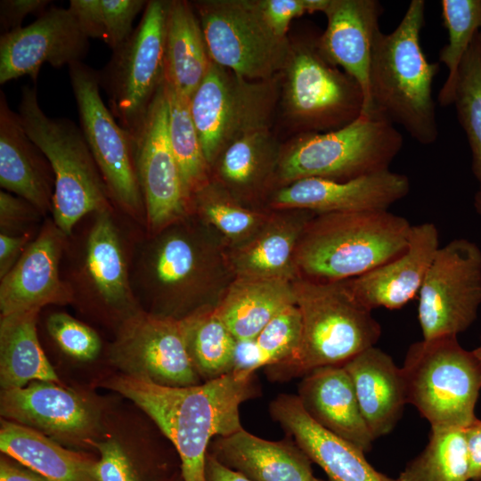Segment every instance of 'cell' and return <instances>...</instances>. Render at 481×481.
Wrapping results in <instances>:
<instances>
[{
	"label": "cell",
	"instance_id": "obj_22",
	"mask_svg": "<svg viewBox=\"0 0 481 481\" xmlns=\"http://www.w3.org/2000/svg\"><path fill=\"white\" fill-rule=\"evenodd\" d=\"M439 247L433 223L412 225L407 249L401 255L344 282L352 297L370 311L399 309L418 296Z\"/></svg>",
	"mask_w": 481,
	"mask_h": 481
},
{
	"label": "cell",
	"instance_id": "obj_6",
	"mask_svg": "<svg viewBox=\"0 0 481 481\" xmlns=\"http://www.w3.org/2000/svg\"><path fill=\"white\" fill-rule=\"evenodd\" d=\"M318 37L314 31L289 37V55L280 73L277 110L292 136L339 129L363 111L361 86L326 60Z\"/></svg>",
	"mask_w": 481,
	"mask_h": 481
},
{
	"label": "cell",
	"instance_id": "obj_49",
	"mask_svg": "<svg viewBox=\"0 0 481 481\" xmlns=\"http://www.w3.org/2000/svg\"><path fill=\"white\" fill-rule=\"evenodd\" d=\"M31 237V232L20 235L0 233V278L14 266L30 243Z\"/></svg>",
	"mask_w": 481,
	"mask_h": 481
},
{
	"label": "cell",
	"instance_id": "obj_11",
	"mask_svg": "<svg viewBox=\"0 0 481 481\" xmlns=\"http://www.w3.org/2000/svg\"><path fill=\"white\" fill-rule=\"evenodd\" d=\"M192 4L212 61L249 80H269L282 70L289 37H277L257 0H198Z\"/></svg>",
	"mask_w": 481,
	"mask_h": 481
},
{
	"label": "cell",
	"instance_id": "obj_55",
	"mask_svg": "<svg viewBox=\"0 0 481 481\" xmlns=\"http://www.w3.org/2000/svg\"><path fill=\"white\" fill-rule=\"evenodd\" d=\"M312 481H324V480L314 477Z\"/></svg>",
	"mask_w": 481,
	"mask_h": 481
},
{
	"label": "cell",
	"instance_id": "obj_52",
	"mask_svg": "<svg viewBox=\"0 0 481 481\" xmlns=\"http://www.w3.org/2000/svg\"><path fill=\"white\" fill-rule=\"evenodd\" d=\"M0 481H48L29 469L11 463L5 459L0 462Z\"/></svg>",
	"mask_w": 481,
	"mask_h": 481
},
{
	"label": "cell",
	"instance_id": "obj_45",
	"mask_svg": "<svg viewBox=\"0 0 481 481\" xmlns=\"http://www.w3.org/2000/svg\"><path fill=\"white\" fill-rule=\"evenodd\" d=\"M41 212L26 200L0 191L1 233L20 235L28 232L27 226L36 221Z\"/></svg>",
	"mask_w": 481,
	"mask_h": 481
},
{
	"label": "cell",
	"instance_id": "obj_53",
	"mask_svg": "<svg viewBox=\"0 0 481 481\" xmlns=\"http://www.w3.org/2000/svg\"><path fill=\"white\" fill-rule=\"evenodd\" d=\"M474 206L476 211L481 216V189H479L475 195Z\"/></svg>",
	"mask_w": 481,
	"mask_h": 481
},
{
	"label": "cell",
	"instance_id": "obj_37",
	"mask_svg": "<svg viewBox=\"0 0 481 481\" xmlns=\"http://www.w3.org/2000/svg\"><path fill=\"white\" fill-rule=\"evenodd\" d=\"M165 86L170 144L191 205L193 194L211 180V170L192 118L190 99L166 82Z\"/></svg>",
	"mask_w": 481,
	"mask_h": 481
},
{
	"label": "cell",
	"instance_id": "obj_13",
	"mask_svg": "<svg viewBox=\"0 0 481 481\" xmlns=\"http://www.w3.org/2000/svg\"><path fill=\"white\" fill-rule=\"evenodd\" d=\"M423 339L457 337L481 305V249L467 239L439 247L418 294Z\"/></svg>",
	"mask_w": 481,
	"mask_h": 481
},
{
	"label": "cell",
	"instance_id": "obj_48",
	"mask_svg": "<svg viewBox=\"0 0 481 481\" xmlns=\"http://www.w3.org/2000/svg\"><path fill=\"white\" fill-rule=\"evenodd\" d=\"M262 366H265V362L256 338L237 339L232 372L253 376L254 371Z\"/></svg>",
	"mask_w": 481,
	"mask_h": 481
},
{
	"label": "cell",
	"instance_id": "obj_38",
	"mask_svg": "<svg viewBox=\"0 0 481 481\" xmlns=\"http://www.w3.org/2000/svg\"><path fill=\"white\" fill-rule=\"evenodd\" d=\"M441 6L448 43L440 50L439 61L448 75L437 99L442 106H449L453 103L462 60L481 29V0H442Z\"/></svg>",
	"mask_w": 481,
	"mask_h": 481
},
{
	"label": "cell",
	"instance_id": "obj_15",
	"mask_svg": "<svg viewBox=\"0 0 481 481\" xmlns=\"http://www.w3.org/2000/svg\"><path fill=\"white\" fill-rule=\"evenodd\" d=\"M162 232L138 258L136 284L161 309L159 315L181 319L200 309L209 261L192 233L179 228Z\"/></svg>",
	"mask_w": 481,
	"mask_h": 481
},
{
	"label": "cell",
	"instance_id": "obj_43",
	"mask_svg": "<svg viewBox=\"0 0 481 481\" xmlns=\"http://www.w3.org/2000/svg\"><path fill=\"white\" fill-rule=\"evenodd\" d=\"M46 327L59 347L77 360H93L101 350L98 334L86 324L65 313L51 314Z\"/></svg>",
	"mask_w": 481,
	"mask_h": 481
},
{
	"label": "cell",
	"instance_id": "obj_41",
	"mask_svg": "<svg viewBox=\"0 0 481 481\" xmlns=\"http://www.w3.org/2000/svg\"><path fill=\"white\" fill-rule=\"evenodd\" d=\"M191 208L232 240L249 236L260 225L262 214L243 207L221 185L210 180L193 194Z\"/></svg>",
	"mask_w": 481,
	"mask_h": 481
},
{
	"label": "cell",
	"instance_id": "obj_47",
	"mask_svg": "<svg viewBox=\"0 0 481 481\" xmlns=\"http://www.w3.org/2000/svg\"><path fill=\"white\" fill-rule=\"evenodd\" d=\"M48 0H2L0 2V25L2 34L21 28L29 14L41 15L49 8Z\"/></svg>",
	"mask_w": 481,
	"mask_h": 481
},
{
	"label": "cell",
	"instance_id": "obj_1",
	"mask_svg": "<svg viewBox=\"0 0 481 481\" xmlns=\"http://www.w3.org/2000/svg\"><path fill=\"white\" fill-rule=\"evenodd\" d=\"M252 377L231 372L198 385L167 387L122 373L103 386L134 402L172 442L183 481H207L208 444L242 429L240 405L254 395Z\"/></svg>",
	"mask_w": 481,
	"mask_h": 481
},
{
	"label": "cell",
	"instance_id": "obj_50",
	"mask_svg": "<svg viewBox=\"0 0 481 481\" xmlns=\"http://www.w3.org/2000/svg\"><path fill=\"white\" fill-rule=\"evenodd\" d=\"M464 431L469 459V479L481 481V420L477 418Z\"/></svg>",
	"mask_w": 481,
	"mask_h": 481
},
{
	"label": "cell",
	"instance_id": "obj_18",
	"mask_svg": "<svg viewBox=\"0 0 481 481\" xmlns=\"http://www.w3.org/2000/svg\"><path fill=\"white\" fill-rule=\"evenodd\" d=\"M409 191L408 177L390 169L347 181L311 177L279 187L272 194L271 206L320 215L388 210Z\"/></svg>",
	"mask_w": 481,
	"mask_h": 481
},
{
	"label": "cell",
	"instance_id": "obj_14",
	"mask_svg": "<svg viewBox=\"0 0 481 481\" xmlns=\"http://www.w3.org/2000/svg\"><path fill=\"white\" fill-rule=\"evenodd\" d=\"M110 358L124 374L162 386L202 383L189 355L183 318L138 309L121 320Z\"/></svg>",
	"mask_w": 481,
	"mask_h": 481
},
{
	"label": "cell",
	"instance_id": "obj_10",
	"mask_svg": "<svg viewBox=\"0 0 481 481\" xmlns=\"http://www.w3.org/2000/svg\"><path fill=\"white\" fill-rule=\"evenodd\" d=\"M168 1H148L139 24L99 72L110 110L134 138L165 80Z\"/></svg>",
	"mask_w": 481,
	"mask_h": 481
},
{
	"label": "cell",
	"instance_id": "obj_32",
	"mask_svg": "<svg viewBox=\"0 0 481 481\" xmlns=\"http://www.w3.org/2000/svg\"><path fill=\"white\" fill-rule=\"evenodd\" d=\"M211 64L192 2L169 0L165 45L166 84L191 99Z\"/></svg>",
	"mask_w": 481,
	"mask_h": 481
},
{
	"label": "cell",
	"instance_id": "obj_27",
	"mask_svg": "<svg viewBox=\"0 0 481 481\" xmlns=\"http://www.w3.org/2000/svg\"><path fill=\"white\" fill-rule=\"evenodd\" d=\"M343 366L352 379L362 414L374 439L390 433L408 404L402 369L375 346Z\"/></svg>",
	"mask_w": 481,
	"mask_h": 481
},
{
	"label": "cell",
	"instance_id": "obj_56",
	"mask_svg": "<svg viewBox=\"0 0 481 481\" xmlns=\"http://www.w3.org/2000/svg\"><path fill=\"white\" fill-rule=\"evenodd\" d=\"M478 37H479V38H480V40H481V29H480V31L478 32Z\"/></svg>",
	"mask_w": 481,
	"mask_h": 481
},
{
	"label": "cell",
	"instance_id": "obj_42",
	"mask_svg": "<svg viewBox=\"0 0 481 481\" xmlns=\"http://www.w3.org/2000/svg\"><path fill=\"white\" fill-rule=\"evenodd\" d=\"M302 338V318L296 304L275 315L256 337L265 365L276 366L291 361Z\"/></svg>",
	"mask_w": 481,
	"mask_h": 481
},
{
	"label": "cell",
	"instance_id": "obj_23",
	"mask_svg": "<svg viewBox=\"0 0 481 481\" xmlns=\"http://www.w3.org/2000/svg\"><path fill=\"white\" fill-rule=\"evenodd\" d=\"M270 412L330 481H396L375 469L358 447L315 422L298 395H280L271 403Z\"/></svg>",
	"mask_w": 481,
	"mask_h": 481
},
{
	"label": "cell",
	"instance_id": "obj_26",
	"mask_svg": "<svg viewBox=\"0 0 481 481\" xmlns=\"http://www.w3.org/2000/svg\"><path fill=\"white\" fill-rule=\"evenodd\" d=\"M0 185L41 214L52 211L54 177L51 165L24 130L19 114L0 93Z\"/></svg>",
	"mask_w": 481,
	"mask_h": 481
},
{
	"label": "cell",
	"instance_id": "obj_44",
	"mask_svg": "<svg viewBox=\"0 0 481 481\" xmlns=\"http://www.w3.org/2000/svg\"><path fill=\"white\" fill-rule=\"evenodd\" d=\"M100 452L96 461L97 481H138L126 453L115 440L94 443Z\"/></svg>",
	"mask_w": 481,
	"mask_h": 481
},
{
	"label": "cell",
	"instance_id": "obj_21",
	"mask_svg": "<svg viewBox=\"0 0 481 481\" xmlns=\"http://www.w3.org/2000/svg\"><path fill=\"white\" fill-rule=\"evenodd\" d=\"M382 12L377 0H330L324 12L327 27L318 37L326 60L361 86L364 97L362 115L371 113L370 68Z\"/></svg>",
	"mask_w": 481,
	"mask_h": 481
},
{
	"label": "cell",
	"instance_id": "obj_34",
	"mask_svg": "<svg viewBox=\"0 0 481 481\" xmlns=\"http://www.w3.org/2000/svg\"><path fill=\"white\" fill-rule=\"evenodd\" d=\"M306 225L285 221L267 224L233 255L238 276L289 280L297 270L295 253Z\"/></svg>",
	"mask_w": 481,
	"mask_h": 481
},
{
	"label": "cell",
	"instance_id": "obj_9",
	"mask_svg": "<svg viewBox=\"0 0 481 481\" xmlns=\"http://www.w3.org/2000/svg\"><path fill=\"white\" fill-rule=\"evenodd\" d=\"M279 94L280 74L269 80H249L212 61L190 99L192 118L210 168L236 140L271 128Z\"/></svg>",
	"mask_w": 481,
	"mask_h": 481
},
{
	"label": "cell",
	"instance_id": "obj_51",
	"mask_svg": "<svg viewBox=\"0 0 481 481\" xmlns=\"http://www.w3.org/2000/svg\"><path fill=\"white\" fill-rule=\"evenodd\" d=\"M206 478L207 481H250L239 472L224 466L208 453L206 459Z\"/></svg>",
	"mask_w": 481,
	"mask_h": 481
},
{
	"label": "cell",
	"instance_id": "obj_46",
	"mask_svg": "<svg viewBox=\"0 0 481 481\" xmlns=\"http://www.w3.org/2000/svg\"><path fill=\"white\" fill-rule=\"evenodd\" d=\"M265 22L279 37L287 38L291 21L308 13L306 0H257Z\"/></svg>",
	"mask_w": 481,
	"mask_h": 481
},
{
	"label": "cell",
	"instance_id": "obj_28",
	"mask_svg": "<svg viewBox=\"0 0 481 481\" xmlns=\"http://www.w3.org/2000/svg\"><path fill=\"white\" fill-rule=\"evenodd\" d=\"M212 455L250 481H312L311 461L295 443L268 441L243 428L217 436Z\"/></svg>",
	"mask_w": 481,
	"mask_h": 481
},
{
	"label": "cell",
	"instance_id": "obj_19",
	"mask_svg": "<svg viewBox=\"0 0 481 481\" xmlns=\"http://www.w3.org/2000/svg\"><path fill=\"white\" fill-rule=\"evenodd\" d=\"M67 238L53 222L43 225L14 266L1 278V316L74 301L70 284L60 274Z\"/></svg>",
	"mask_w": 481,
	"mask_h": 481
},
{
	"label": "cell",
	"instance_id": "obj_2",
	"mask_svg": "<svg viewBox=\"0 0 481 481\" xmlns=\"http://www.w3.org/2000/svg\"><path fill=\"white\" fill-rule=\"evenodd\" d=\"M424 13L425 1L412 0L397 27L379 33L370 68V98L371 113L428 145L438 136L432 84L439 66L428 61L420 45Z\"/></svg>",
	"mask_w": 481,
	"mask_h": 481
},
{
	"label": "cell",
	"instance_id": "obj_7",
	"mask_svg": "<svg viewBox=\"0 0 481 481\" xmlns=\"http://www.w3.org/2000/svg\"><path fill=\"white\" fill-rule=\"evenodd\" d=\"M402 146L393 123L377 112L361 115L339 129L297 135L281 144L275 182L347 181L388 170Z\"/></svg>",
	"mask_w": 481,
	"mask_h": 481
},
{
	"label": "cell",
	"instance_id": "obj_36",
	"mask_svg": "<svg viewBox=\"0 0 481 481\" xmlns=\"http://www.w3.org/2000/svg\"><path fill=\"white\" fill-rule=\"evenodd\" d=\"M469 459L464 428H432L424 450L396 481H469Z\"/></svg>",
	"mask_w": 481,
	"mask_h": 481
},
{
	"label": "cell",
	"instance_id": "obj_4",
	"mask_svg": "<svg viewBox=\"0 0 481 481\" xmlns=\"http://www.w3.org/2000/svg\"><path fill=\"white\" fill-rule=\"evenodd\" d=\"M292 286L302 318L301 344L291 361L271 366L275 377L306 375L316 368L343 365L378 342L379 323L371 311L352 297L344 281L300 279Z\"/></svg>",
	"mask_w": 481,
	"mask_h": 481
},
{
	"label": "cell",
	"instance_id": "obj_25",
	"mask_svg": "<svg viewBox=\"0 0 481 481\" xmlns=\"http://www.w3.org/2000/svg\"><path fill=\"white\" fill-rule=\"evenodd\" d=\"M298 398L320 426L363 452L375 440L362 414L352 379L343 365L316 368L304 375Z\"/></svg>",
	"mask_w": 481,
	"mask_h": 481
},
{
	"label": "cell",
	"instance_id": "obj_29",
	"mask_svg": "<svg viewBox=\"0 0 481 481\" xmlns=\"http://www.w3.org/2000/svg\"><path fill=\"white\" fill-rule=\"evenodd\" d=\"M0 450L48 481H97L96 461L63 448L48 436L21 424L1 420Z\"/></svg>",
	"mask_w": 481,
	"mask_h": 481
},
{
	"label": "cell",
	"instance_id": "obj_24",
	"mask_svg": "<svg viewBox=\"0 0 481 481\" xmlns=\"http://www.w3.org/2000/svg\"><path fill=\"white\" fill-rule=\"evenodd\" d=\"M80 266L79 291L129 315L137 311L126 250L112 209L94 214Z\"/></svg>",
	"mask_w": 481,
	"mask_h": 481
},
{
	"label": "cell",
	"instance_id": "obj_3",
	"mask_svg": "<svg viewBox=\"0 0 481 481\" xmlns=\"http://www.w3.org/2000/svg\"><path fill=\"white\" fill-rule=\"evenodd\" d=\"M412 227L406 218L388 210L320 215L302 232L296 269L316 282L356 278L401 255Z\"/></svg>",
	"mask_w": 481,
	"mask_h": 481
},
{
	"label": "cell",
	"instance_id": "obj_33",
	"mask_svg": "<svg viewBox=\"0 0 481 481\" xmlns=\"http://www.w3.org/2000/svg\"><path fill=\"white\" fill-rule=\"evenodd\" d=\"M39 311L1 316L0 385L2 390L20 388L34 380L61 384L37 334Z\"/></svg>",
	"mask_w": 481,
	"mask_h": 481
},
{
	"label": "cell",
	"instance_id": "obj_12",
	"mask_svg": "<svg viewBox=\"0 0 481 481\" xmlns=\"http://www.w3.org/2000/svg\"><path fill=\"white\" fill-rule=\"evenodd\" d=\"M68 67L80 128L111 203L134 218H146L136 171L135 139L103 102L99 72L82 61Z\"/></svg>",
	"mask_w": 481,
	"mask_h": 481
},
{
	"label": "cell",
	"instance_id": "obj_40",
	"mask_svg": "<svg viewBox=\"0 0 481 481\" xmlns=\"http://www.w3.org/2000/svg\"><path fill=\"white\" fill-rule=\"evenodd\" d=\"M472 154V171L481 189V40L474 38L461 64L453 103Z\"/></svg>",
	"mask_w": 481,
	"mask_h": 481
},
{
	"label": "cell",
	"instance_id": "obj_8",
	"mask_svg": "<svg viewBox=\"0 0 481 481\" xmlns=\"http://www.w3.org/2000/svg\"><path fill=\"white\" fill-rule=\"evenodd\" d=\"M407 403L432 428H465L477 417L481 371L472 351L457 337L422 339L408 349L401 368Z\"/></svg>",
	"mask_w": 481,
	"mask_h": 481
},
{
	"label": "cell",
	"instance_id": "obj_31",
	"mask_svg": "<svg viewBox=\"0 0 481 481\" xmlns=\"http://www.w3.org/2000/svg\"><path fill=\"white\" fill-rule=\"evenodd\" d=\"M294 304L293 286L288 279L238 276L215 310L236 339H249Z\"/></svg>",
	"mask_w": 481,
	"mask_h": 481
},
{
	"label": "cell",
	"instance_id": "obj_39",
	"mask_svg": "<svg viewBox=\"0 0 481 481\" xmlns=\"http://www.w3.org/2000/svg\"><path fill=\"white\" fill-rule=\"evenodd\" d=\"M144 0H70L69 9L88 38H99L111 50L124 44L134 31L133 24L143 11Z\"/></svg>",
	"mask_w": 481,
	"mask_h": 481
},
{
	"label": "cell",
	"instance_id": "obj_17",
	"mask_svg": "<svg viewBox=\"0 0 481 481\" xmlns=\"http://www.w3.org/2000/svg\"><path fill=\"white\" fill-rule=\"evenodd\" d=\"M87 49L88 37L71 11L50 6L29 25L1 34L0 84L24 76L36 81L43 64L82 61Z\"/></svg>",
	"mask_w": 481,
	"mask_h": 481
},
{
	"label": "cell",
	"instance_id": "obj_5",
	"mask_svg": "<svg viewBox=\"0 0 481 481\" xmlns=\"http://www.w3.org/2000/svg\"><path fill=\"white\" fill-rule=\"evenodd\" d=\"M21 125L48 159L54 177L52 213L67 237L85 216L112 209L107 188L81 128L67 118L47 116L35 87L22 89L18 107Z\"/></svg>",
	"mask_w": 481,
	"mask_h": 481
},
{
	"label": "cell",
	"instance_id": "obj_35",
	"mask_svg": "<svg viewBox=\"0 0 481 481\" xmlns=\"http://www.w3.org/2000/svg\"><path fill=\"white\" fill-rule=\"evenodd\" d=\"M189 355L203 382L231 373L237 339L215 306H203L183 318Z\"/></svg>",
	"mask_w": 481,
	"mask_h": 481
},
{
	"label": "cell",
	"instance_id": "obj_20",
	"mask_svg": "<svg viewBox=\"0 0 481 481\" xmlns=\"http://www.w3.org/2000/svg\"><path fill=\"white\" fill-rule=\"evenodd\" d=\"M3 418L51 438L82 442L98 427V413L85 398L61 384L34 380L20 388L2 390Z\"/></svg>",
	"mask_w": 481,
	"mask_h": 481
},
{
	"label": "cell",
	"instance_id": "obj_30",
	"mask_svg": "<svg viewBox=\"0 0 481 481\" xmlns=\"http://www.w3.org/2000/svg\"><path fill=\"white\" fill-rule=\"evenodd\" d=\"M281 144L270 129L248 134L231 143L211 166V180L235 200L262 192L275 174Z\"/></svg>",
	"mask_w": 481,
	"mask_h": 481
},
{
	"label": "cell",
	"instance_id": "obj_16",
	"mask_svg": "<svg viewBox=\"0 0 481 481\" xmlns=\"http://www.w3.org/2000/svg\"><path fill=\"white\" fill-rule=\"evenodd\" d=\"M135 139V164L150 232L159 234L191 209L168 134L165 80Z\"/></svg>",
	"mask_w": 481,
	"mask_h": 481
},
{
	"label": "cell",
	"instance_id": "obj_54",
	"mask_svg": "<svg viewBox=\"0 0 481 481\" xmlns=\"http://www.w3.org/2000/svg\"><path fill=\"white\" fill-rule=\"evenodd\" d=\"M472 352H473V354H474V355H475V357H476V359H477V363L479 364L480 371H481V343Z\"/></svg>",
	"mask_w": 481,
	"mask_h": 481
}]
</instances>
